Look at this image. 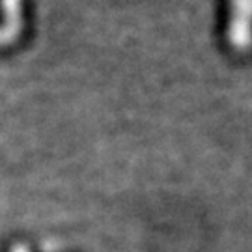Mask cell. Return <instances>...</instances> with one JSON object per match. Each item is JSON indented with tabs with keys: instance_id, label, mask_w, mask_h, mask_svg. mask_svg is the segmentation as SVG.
Masks as SVG:
<instances>
[{
	"instance_id": "obj_1",
	"label": "cell",
	"mask_w": 252,
	"mask_h": 252,
	"mask_svg": "<svg viewBox=\"0 0 252 252\" xmlns=\"http://www.w3.org/2000/svg\"><path fill=\"white\" fill-rule=\"evenodd\" d=\"M11 252H28V249H27V247H23V245H15Z\"/></svg>"
}]
</instances>
